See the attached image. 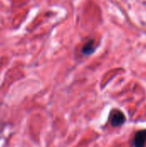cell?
<instances>
[{
  "label": "cell",
  "instance_id": "6da1fadb",
  "mask_svg": "<svg viewBox=\"0 0 146 147\" xmlns=\"http://www.w3.org/2000/svg\"><path fill=\"white\" fill-rule=\"evenodd\" d=\"M125 121H126V116L124 115V114L120 111H116L112 114L110 122L113 127H116L121 126L125 122Z\"/></svg>",
  "mask_w": 146,
  "mask_h": 147
},
{
  "label": "cell",
  "instance_id": "7a4b0ae2",
  "mask_svg": "<svg viewBox=\"0 0 146 147\" xmlns=\"http://www.w3.org/2000/svg\"><path fill=\"white\" fill-rule=\"evenodd\" d=\"M133 145L135 147H145L146 145V129L136 133Z\"/></svg>",
  "mask_w": 146,
  "mask_h": 147
},
{
  "label": "cell",
  "instance_id": "3957f363",
  "mask_svg": "<svg viewBox=\"0 0 146 147\" xmlns=\"http://www.w3.org/2000/svg\"><path fill=\"white\" fill-rule=\"evenodd\" d=\"M93 49H94V47H93L92 42H89V43H88V44L83 47V52H84L86 54H89V53H91L93 52Z\"/></svg>",
  "mask_w": 146,
  "mask_h": 147
}]
</instances>
